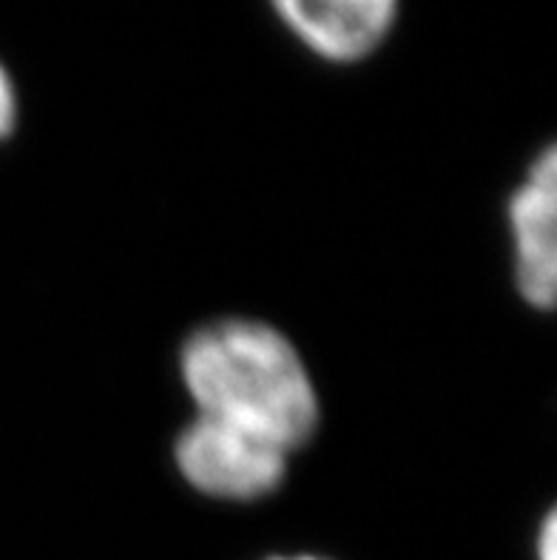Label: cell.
<instances>
[{"label":"cell","instance_id":"obj_3","mask_svg":"<svg viewBox=\"0 0 557 560\" xmlns=\"http://www.w3.org/2000/svg\"><path fill=\"white\" fill-rule=\"evenodd\" d=\"M512 279L535 311H552L557 296V151L546 145L512 188L507 202Z\"/></svg>","mask_w":557,"mask_h":560},{"label":"cell","instance_id":"obj_6","mask_svg":"<svg viewBox=\"0 0 557 560\" xmlns=\"http://www.w3.org/2000/svg\"><path fill=\"white\" fill-rule=\"evenodd\" d=\"M537 560H557V518L555 512H549L544 524L537 526V544H535Z\"/></svg>","mask_w":557,"mask_h":560},{"label":"cell","instance_id":"obj_2","mask_svg":"<svg viewBox=\"0 0 557 560\" xmlns=\"http://www.w3.org/2000/svg\"><path fill=\"white\" fill-rule=\"evenodd\" d=\"M293 453L245 427L190 416L174 441V467L197 495L222 504H254L282 490Z\"/></svg>","mask_w":557,"mask_h":560},{"label":"cell","instance_id":"obj_7","mask_svg":"<svg viewBox=\"0 0 557 560\" xmlns=\"http://www.w3.org/2000/svg\"><path fill=\"white\" fill-rule=\"evenodd\" d=\"M268 560H330V558H318V555H276V558Z\"/></svg>","mask_w":557,"mask_h":560},{"label":"cell","instance_id":"obj_4","mask_svg":"<svg viewBox=\"0 0 557 560\" xmlns=\"http://www.w3.org/2000/svg\"><path fill=\"white\" fill-rule=\"evenodd\" d=\"M293 40L330 66L370 60L393 37L402 0H268Z\"/></svg>","mask_w":557,"mask_h":560},{"label":"cell","instance_id":"obj_1","mask_svg":"<svg viewBox=\"0 0 557 560\" xmlns=\"http://www.w3.org/2000/svg\"><path fill=\"white\" fill-rule=\"evenodd\" d=\"M179 382L197 416L245 427L297 453L322 424L311 364L285 330L251 316L194 327L179 348Z\"/></svg>","mask_w":557,"mask_h":560},{"label":"cell","instance_id":"obj_5","mask_svg":"<svg viewBox=\"0 0 557 560\" xmlns=\"http://www.w3.org/2000/svg\"><path fill=\"white\" fill-rule=\"evenodd\" d=\"M21 120V94L14 83L9 66L0 60V142H7L14 135Z\"/></svg>","mask_w":557,"mask_h":560}]
</instances>
